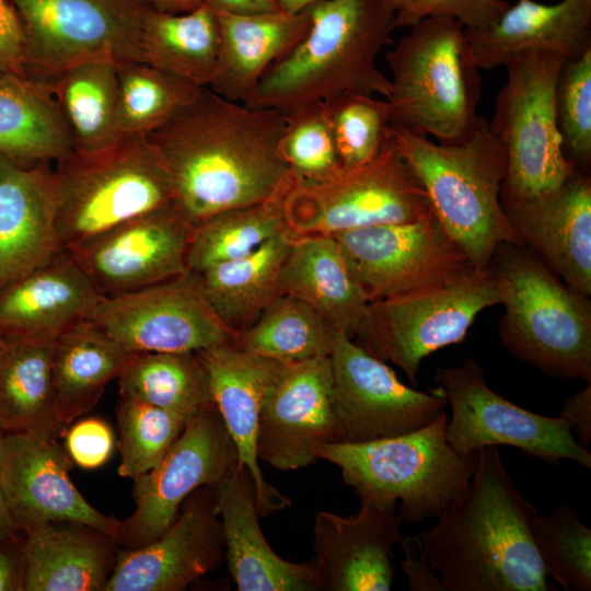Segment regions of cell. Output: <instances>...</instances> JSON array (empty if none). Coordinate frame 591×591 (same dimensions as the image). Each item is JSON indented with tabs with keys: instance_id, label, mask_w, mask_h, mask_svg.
I'll return each instance as SVG.
<instances>
[{
	"instance_id": "cell-1",
	"label": "cell",
	"mask_w": 591,
	"mask_h": 591,
	"mask_svg": "<svg viewBox=\"0 0 591 591\" xmlns=\"http://www.w3.org/2000/svg\"><path fill=\"white\" fill-rule=\"evenodd\" d=\"M286 124L282 111L251 108L205 86L144 138L175 209L196 228L229 209L286 198L294 187L280 149Z\"/></svg>"
},
{
	"instance_id": "cell-2",
	"label": "cell",
	"mask_w": 591,
	"mask_h": 591,
	"mask_svg": "<svg viewBox=\"0 0 591 591\" xmlns=\"http://www.w3.org/2000/svg\"><path fill=\"white\" fill-rule=\"evenodd\" d=\"M464 493L417 537L447 591H547L532 532L535 508L514 486L498 447L476 451Z\"/></svg>"
},
{
	"instance_id": "cell-3",
	"label": "cell",
	"mask_w": 591,
	"mask_h": 591,
	"mask_svg": "<svg viewBox=\"0 0 591 591\" xmlns=\"http://www.w3.org/2000/svg\"><path fill=\"white\" fill-rule=\"evenodd\" d=\"M309 12L305 35L268 69L243 104L288 113L346 93L386 100L391 80L376 59L393 44L394 13L381 0H322Z\"/></svg>"
},
{
	"instance_id": "cell-4",
	"label": "cell",
	"mask_w": 591,
	"mask_h": 591,
	"mask_svg": "<svg viewBox=\"0 0 591 591\" xmlns=\"http://www.w3.org/2000/svg\"><path fill=\"white\" fill-rule=\"evenodd\" d=\"M391 134L421 182L432 213L475 269H487L502 243L524 245L501 205L507 155L487 119L482 117L457 144L434 143L392 127Z\"/></svg>"
},
{
	"instance_id": "cell-5",
	"label": "cell",
	"mask_w": 591,
	"mask_h": 591,
	"mask_svg": "<svg viewBox=\"0 0 591 591\" xmlns=\"http://www.w3.org/2000/svg\"><path fill=\"white\" fill-rule=\"evenodd\" d=\"M505 308L499 337L552 378L591 381V302L525 245L500 244L489 264Z\"/></svg>"
},
{
	"instance_id": "cell-6",
	"label": "cell",
	"mask_w": 591,
	"mask_h": 591,
	"mask_svg": "<svg viewBox=\"0 0 591 591\" xmlns=\"http://www.w3.org/2000/svg\"><path fill=\"white\" fill-rule=\"evenodd\" d=\"M385 54L392 78L390 126L450 146L465 141L480 116L482 78L464 26L444 16L413 24Z\"/></svg>"
},
{
	"instance_id": "cell-7",
	"label": "cell",
	"mask_w": 591,
	"mask_h": 591,
	"mask_svg": "<svg viewBox=\"0 0 591 591\" xmlns=\"http://www.w3.org/2000/svg\"><path fill=\"white\" fill-rule=\"evenodd\" d=\"M448 415L401 436L320 445L317 459L336 465L361 501L396 508L403 522L440 514L466 489L477 454L463 456L447 441Z\"/></svg>"
},
{
	"instance_id": "cell-8",
	"label": "cell",
	"mask_w": 591,
	"mask_h": 591,
	"mask_svg": "<svg viewBox=\"0 0 591 591\" xmlns=\"http://www.w3.org/2000/svg\"><path fill=\"white\" fill-rule=\"evenodd\" d=\"M57 230L65 251L141 215L174 206L169 177L144 137L121 135L96 153L57 162Z\"/></svg>"
},
{
	"instance_id": "cell-9",
	"label": "cell",
	"mask_w": 591,
	"mask_h": 591,
	"mask_svg": "<svg viewBox=\"0 0 591 591\" xmlns=\"http://www.w3.org/2000/svg\"><path fill=\"white\" fill-rule=\"evenodd\" d=\"M565 60L552 51L524 50L503 63L506 82L488 121L507 155L501 202L552 192L578 169L563 152L557 124L556 85Z\"/></svg>"
},
{
	"instance_id": "cell-10",
	"label": "cell",
	"mask_w": 591,
	"mask_h": 591,
	"mask_svg": "<svg viewBox=\"0 0 591 591\" xmlns=\"http://www.w3.org/2000/svg\"><path fill=\"white\" fill-rule=\"evenodd\" d=\"M292 239L409 222L432 213L428 195L390 132L370 161L317 185L296 186L283 200Z\"/></svg>"
},
{
	"instance_id": "cell-11",
	"label": "cell",
	"mask_w": 591,
	"mask_h": 591,
	"mask_svg": "<svg viewBox=\"0 0 591 591\" xmlns=\"http://www.w3.org/2000/svg\"><path fill=\"white\" fill-rule=\"evenodd\" d=\"M499 303L491 269H474L443 286L370 302L351 339L416 384L426 357L462 343L476 316Z\"/></svg>"
},
{
	"instance_id": "cell-12",
	"label": "cell",
	"mask_w": 591,
	"mask_h": 591,
	"mask_svg": "<svg viewBox=\"0 0 591 591\" xmlns=\"http://www.w3.org/2000/svg\"><path fill=\"white\" fill-rule=\"evenodd\" d=\"M25 32V73L51 82L88 60L144 61L149 0H9Z\"/></svg>"
},
{
	"instance_id": "cell-13",
	"label": "cell",
	"mask_w": 591,
	"mask_h": 591,
	"mask_svg": "<svg viewBox=\"0 0 591 591\" xmlns=\"http://www.w3.org/2000/svg\"><path fill=\"white\" fill-rule=\"evenodd\" d=\"M436 379L451 407L447 441L460 455L507 445L549 465L570 460L591 467V453L578 443L560 416H543L506 399L488 386L475 360L444 368Z\"/></svg>"
},
{
	"instance_id": "cell-14",
	"label": "cell",
	"mask_w": 591,
	"mask_h": 591,
	"mask_svg": "<svg viewBox=\"0 0 591 591\" xmlns=\"http://www.w3.org/2000/svg\"><path fill=\"white\" fill-rule=\"evenodd\" d=\"M331 236L369 303L443 286L475 269L433 213Z\"/></svg>"
},
{
	"instance_id": "cell-15",
	"label": "cell",
	"mask_w": 591,
	"mask_h": 591,
	"mask_svg": "<svg viewBox=\"0 0 591 591\" xmlns=\"http://www.w3.org/2000/svg\"><path fill=\"white\" fill-rule=\"evenodd\" d=\"M237 464L235 443L211 402L187 421L163 459L134 479L135 509L120 520L119 547L135 549L154 541L173 523L188 496L200 487H215Z\"/></svg>"
},
{
	"instance_id": "cell-16",
	"label": "cell",
	"mask_w": 591,
	"mask_h": 591,
	"mask_svg": "<svg viewBox=\"0 0 591 591\" xmlns=\"http://www.w3.org/2000/svg\"><path fill=\"white\" fill-rule=\"evenodd\" d=\"M333 405L344 441L366 442L415 431L445 412L438 386L417 391L402 383L386 362L336 333L329 355Z\"/></svg>"
},
{
	"instance_id": "cell-17",
	"label": "cell",
	"mask_w": 591,
	"mask_h": 591,
	"mask_svg": "<svg viewBox=\"0 0 591 591\" xmlns=\"http://www.w3.org/2000/svg\"><path fill=\"white\" fill-rule=\"evenodd\" d=\"M86 320L131 354L198 352L233 338L189 274L103 297Z\"/></svg>"
},
{
	"instance_id": "cell-18",
	"label": "cell",
	"mask_w": 591,
	"mask_h": 591,
	"mask_svg": "<svg viewBox=\"0 0 591 591\" xmlns=\"http://www.w3.org/2000/svg\"><path fill=\"white\" fill-rule=\"evenodd\" d=\"M193 229L171 206L126 221L67 252L103 297H114L188 274Z\"/></svg>"
},
{
	"instance_id": "cell-19",
	"label": "cell",
	"mask_w": 591,
	"mask_h": 591,
	"mask_svg": "<svg viewBox=\"0 0 591 591\" xmlns=\"http://www.w3.org/2000/svg\"><path fill=\"white\" fill-rule=\"evenodd\" d=\"M343 441L329 357L286 364L260 410L258 460L280 471L300 470L318 460L320 445Z\"/></svg>"
},
{
	"instance_id": "cell-20",
	"label": "cell",
	"mask_w": 591,
	"mask_h": 591,
	"mask_svg": "<svg viewBox=\"0 0 591 591\" xmlns=\"http://www.w3.org/2000/svg\"><path fill=\"white\" fill-rule=\"evenodd\" d=\"M224 560V538L212 486L196 489L154 541L119 548L104 591H183Z\"/></svg>"
},
{
	"instance_id": "cell-21",
	"label": "cell",
	"mask_w": 591,
	"mask_h": 591,
	"mask_svg": "<svg viewBox=\"0 0 591 591\" xmlns=\"http://www.w3.org/2000/svg\"><path fill=\"white\" fill-rule=\"evenodd\" d=\"M74 464L57 440L26 432L4 433L0 488L20 531L49 522H78L116 542L120 520L106 515L80 494L69 472Z\"/></svg>"
},
{
	"instance_id": "cell-22",
	"label": "cell",
	"mask_w": 591,
	"mask_h": 591,
	"mask_svg": "<svg viewBox=\"0 0 591 591\" xmlns=\"http://www.w3.org/2000/svg\"><path fill=\"white\" fill-rule=\"evenodd\" d=\"M206 369L212 399L235 443L239 464L252 477L259 517L291 506V500L264 477L257 456V432L264 401L285 363L224 343L198 351Z\"/></svg>"
},
{
	"instance_id": "cell-23",
	"label": "cell",
	"mask_w": 591,
	"mask_h": 591,
	"mask_svg": "<svg viewBox=\"0 0 591 591\" xmlns=\"http://www.w3.org/2000/svg\"><path fill=\"white\" fill-rule=\"evenodd\" d=\"M396 508L361 501L356 514L316 513L313 523L314 564L325 590L389 591L394 546L401 542Z\"/></svg>"
},
{
	"instance_id": "cell-24",
	"label": "cell",
	"mask_w": 591,
	"mask_h": 591,
	"mask_svg": "<svg viewBox=\"0 0 591 591\" xmlns=\"http://www.w3.org/2000/svg\"><path fill=\"white\" fill-rule=\"evenodd\" d=\"M523 244L569 287L591 296V178L580 170L558 188L501 202Z\"/></svg>"
},
{
	"instance_id": "cell-25",
	"label": "cell",
	"mask_w": 591,
	"mask_h": 591,
	"mask_svg": "<svg viewBox=\"0 0 591 591\" xmlns=\"http://www.w3.org/2000/svg\"><path fill=\"white\" fill-rule=\"evenodd\" d=\"M213 488L223 531L224 560L236 590H325L314 561L283 559L267 542L258 521L254 484L245 466L237 464Z\"/></svg>"
},
{
	"instance_id": "cell-26",
	"label": "cell",
	"mask_w": 591,
	"mask_h": 591,
	"mask_svg": "<svg viewBox=\"0 0 591 591\" xmlns=\"http://www.w3.org/2000/svg\"><path fill=\"white\" fill-rule=\"evenodd\" d=\"M57 209L56 171L22 166L0 153V289L65 251Z\"/></svg>"
},
{
	"instance_id": "cell-27",
	"label": "cell",
	"mask_w": 591,
	"mask_h": 591,
	"mask_svg": "<svg viewBox=\"0 0 591 591\" xmlns=\"http://www.w3.org/2000/svg\"><path fill=\"white\" fill-rule=\"evenodd\" d=\"M464 31L471 59L478 69L503 66L524 50L578 59L591 50V0H518L491 26Z\"/></svg>"
},
{
	"instance_id": "cell-28",
	"label": "cell",
	"mask_w": 591,
	"mask_h": 591,
	"mask_svg": "<svg viewBox=\"0 0 591 591\" xmlns=\"http://www.w3.org/2000/svg\"><path fill=\"white\" fill-rule=\"evenodd\" d=\"M102 298L73 257L62 251L0 289V333L56 340L86 320Z\"/></svg>"
},
{
	"instance_id": "cell-29",
	"label": "cell",
	"mask_w": 591,
	"mask_h": 591,
	"mask_svg": "<svg viewBox=\"0 0 591 591\" xmlns=\"http://www.w3.org/2000/svg\"><path fill=\"white\" fill-rule=\"evenodd\" d=\"M24 533V591H104L120 548L113 536L78 522Z\"/></svg>"
},
{
	"instance_id": "cell-30",
	"label": "cell",
	"mask_w": 591,
	"mask_h": 591,
	"mask_svg": "<svg viewBox=\"0 0 591 591\" xmlns=\"http://www.w3.org/2000/svg\"><path fill=\"white\" fill-rule=\"evenodd\" d=\"M220 54L216 76L208 88L243 103L268 69L305 35L309 8L299 13L281 10L255 14H217Z\"/></svg>"
},
{
	"instance_id": "cell-31",
	"label": "cell",
	"mask_w": 591,
	"mask_h": 591,
	"mask_svg": "<svg viewBox=\"0 0 591 591\" xmlns=\"http://www.w3.org/2000/svg\"><path fill=\"white\" fill-rule=\"evenodd\" d=\"M279 294L301 300L349 338L369 304L331 235L292 239L280 271Z\"/></svg>"
},
{
	"instance_id": "cell-32",
	"label": "cell",
	"mask_w": 591,
	"mask_h": 591,
	"mask_svg": "<svg viewBox=\"0 0 591 591\" xmlns=\"http://www.w3.org/2000/svg\"><path fill=\"white\" fill-rule=\"evenodd\" d=\"M73 150L51 82L0 74V153L26 167L59 162Z\"/></svg>"
},
{
	"instance_id": "cell-33",
	"label": "cell",
	"mask_w": 591,
	"mask_h": 591,
	"mask_svg": "<svg viewBox=\"0 0 591 591\" xmlns=\"http://www.w3.org/2000/svg\"><path fill=\"white\" fill-rule=\"evenodd\" d=\"M55 340L3 336L0 348V426L4 433L49 439L66 434L56 414L53 373Z\"/></svg>"
},
{
	"instance_id": "cell-34",
	"label": "cell",
	"mask_w": 591,
	"mask_h": 591,
	"mask_svg": "<svg viewBox=\"0 0 591 591\" xmlns=\"http://www.w3.org/2000/svg\"><path fill=\"white\" fill-rule=\"evenodd\" d=\"M291 243L285 231L245 257L188 273L233 336L251 326L279 296L280 271Z\"/></svg>"
},
{
	"instance_id": "cell-35",
	"label": "cell",
	"mask_w": 591,
	"mask_h": 591,
	"mask_svg": "<svg viewBox=\"0 0 591 591\" xmlns=\"http://www.w3.org/2000/svg\"><path fill=\"white\" fill-rule=\"evenodd\" d=\"M131 355L88 320L58 336L53 373L59 421L68 427L94 408L106 385L120 375Z\"/></svg>"
},
{
	"instance_id": "cell-36",
	"label": "cell",
	"mask_w": 591,
	"mask_h": 591,
	"mask_svg": "<svg viewBox=\"0 0 591 591\" xmlns=\"http://www.w3.org/2000/svg\"><path fill=\"white\" fill-rule=\"evenodd\" d=\"M220 44L217 14L205 3L184 13L152 9L144 22V62L199 88L209 86L216 76Z\"/></svg>"
},
{
	"instance_id": "cell-37",
	"label": "cell",
	"mask_w": 591,
	"mask_h": 591,
	"mask_svg": "<svg viewBox=\"0 0 591 591\" xmlns=\"http://www.w3.org/2000/svg\"><path fill=\"white\" fill-rule=\"evenodd\" d=\"M51 84L71 131L73 151L96 153L120 138L115 61L94 59L76 63Z\"/></svg>"
},
{
	"instance_id": "cell-38",
	"label": "cell",
	"mask_w": 591,
	"mask_h": 591,
	"mask_svg": "<svg viewBox=\"0 0 591 591\" xmlns=\"http://www.w3.org/2000/svg\"><path fill=\"white\" fill-rule=\"evenodd\" d=\"M117 380L120 397L147 403L186 420L213 402L198 352L132 354Z\"/></svg>"
},
{
	"instance_id": "cell-39",
	"label": "cell",
	"mask_w": 591,
	"mask_h": 591,
	"mask_svg": "<svg viewBox=\"0 0 591 591\" xmlns=\"http://www.w3.org/2000/svg\"><path fill=\"white\" fill-rule=\"evenodd\" d=\"M336 331L301 300L279 294L247 328L235 347L285 364L329 357Z\"/></svg>"
},
{
	"instance_id": "cell-40",
	"label": "cell",
	"mask_w": 591,
	"mask_h": 591,
	"mask_svg": "<svg viewBox=\"0 0 591 591\" xmlns=\"http://www.w3.org/2000/svg\"><path fill=\"white\" fill-rule=\"evenodd\" d=\"M288 231L283 200H271L219 212L193 229L187 266L197 273L245 257Z\"/></svg>"
},
{
	"instance_id": "cell-41",
	"label": "cell",
	"mask_w": 591,
	"mask_h": 591,
	"mask_svg": "<svg viewBox=\"0 0 591 591\" xmlns=\"http://www.w3.org/2000/svg\"><path fill=\"white\" fill-rule=\"evenodd\" d=\"M120 135L146 137L199 91L194 83L144 61L116 63Z\"/></svg>"
},
{
	"instance_id": "cell-42",
	"label": "cell",
	"mask_w": 591,
	"mask_h": 591,
	"mask_svg": "<svg viewBox=\"0 0 591 591\" xmlns=\"http://www.w3.org/2000/svg\"><path fill=\"white\" fill-rule=\"evenodd\" d=\"M121 477L136 479L153 468L167 453L188 420L130 398H123L116 410Z\"/></svg>"
},
{
	"instance_id": "cell-43",
	"label": "cell",
	"mask_w": 591,
	"mask_h": 591,
	"mask_svg": "<svg viewBox=\"0 0 591 591\" xmlns=\"http://www.w3.org/2000/svg\"><path fill=\"white\" fill-rule=\"evenodd\" d=\"M532 532L551 575L565 590H591V530L570 505L548 515L536 513Z\"/></svg>"
},
{
	"instance_id": "cell-44",
	"label": "cell",
	"mask_w": 591,
	"mask_h": 591,
	"mask_svg": "<svg viewBox=\"0 0 591 591\" xmlns=\"http://www.w3.org/2000/svg\"><path fill=\"white\" fill-rule=\"evenodd\" d=\"M280 149L296 186L327 182L343 172L323 103L286 113Z\"/></svg>"
},
{
	"instance_id": "cell-45",
	"label": "cell",
	"mask_w": 591,
	"mask_h": 591,
	"mask_svg": "<svg viewBox=\"0 0 591 591\" xmlns=\"http://www.w3.org/2000/svg\"><path fill=\"white\" fill-rule=\"evenodd\" d=\"M343 171L373 159L390 132L386 100L346 93L323 102Z\"/></svg>"
},
{
	"instance_id": "cell-46",
	"label": "cell",
	"mask_w": 591,
	"mask_h": 591,
	"mask_svg": "<svg viewBox=\"0 0 591 591\" xmlns=\"http://www.w3.org/2000/svg\"><path fill=\"white\" fill-rule=\"evenodd\" d=\"M556 114L563 152L578 170L591 163V50L566 59L556 85Z\"/></svg>"
},
{
	"instance_id": "cell-47",
	"label": "cell",
	"mask_w": 591,
	"mask_h": 591,
	"mask_svg": "<svg viewBox=\"0 0 591 591\" xmlns=\"http://www.w3.org/2000/svg\"><path fill=\"white\" fill-rule=\"evenodd\" d=\"M510 3L507 0H415L394 15V26L409 27L428 16L456 20L464 28L484 30L495 24Z\"/></svg>"
},
{
	"instance_id": "cell-48",
	"label": "cell",
	"mask_w": 591,
	"mask_h": 591,
	"mask_svg": "<svg viewBox=\"0 0 591 591\" xmlns=\"http://www.w3.org/2000/svg\"><path fill=\"white\" fill-rule=\"evenodd\" d=\"M66 450L72 462L83 468H97L111 457L114 434L102 419L90 417L66 431Z\"/></svg>"
},
{
	"instance_id": "cell-49",
	"label": "cell",
	"mask_w": 591,
	"mask_h": 591,
	"mask_svg": "<svg viewBox=\"0 0 591 591\" xmlns=\"http://www.w3.org/2000/svg\"><path fill=\"white\" fill-rule=\"evenodd\" d=\"M25 32L9 0H0V74L25 73Z\"/></svg>"
},
{
	"instance_id": "cell-50",
	"label": "cell",
	"mask_w": 591,
	"mask_h": 591,
	"mask_svg": "<svg viewBox=\"0 0 591 591\" xmlns=\"http://www.w3.org/2000/svg\"><path fill=\"white\" fill-rule=\"evenodd\" d=\"M399 543L404 551L402 570L408 578L409 590L447 591L441 578L428 561L417 535L403 536Z\"/></svg>"
},
{
	"instance_id": "cell-51",
	"label": "cell",
	"mask_w": 591,
	"mask_h": 591,
	"mask_svg": "<svg viewBox=\"0 0 591 591\" xmlns=\"http://www.w3.org/2000/svg\"><path fill=\"white\" fill-rule=\"evenodd\" d=\"M559 416L568 424L578 443L588 449L591 441V381L565 402Z\"/></svg>"
},
{
	"instance_id": "cell-52",
	"label": "cell",
	"mask_w": 591,
	"mask_h": 591,
	"mask_svg": "<svg viewBox=\"0 0 591 591\" xmlns=\"http://www.w3.org/2000/svg\"><path fill=\"white\" fill-rule=\"evenodd\" d=\"M25 561L16 538L0 544V591H24Z\"/></svg>"
},
{
	"instance_id": "cell-53",
	"label": "cell",
	"mask_w": 591,
	"mask_h": 591,
	"mask_svg": "<svg viewBox=\"0 0 591 591\" xmlns=\"http://www.w3.org/2000/svg\"><path fill=\"white\" fill-rule=\"evenodd\" d=\"M216 14H255L278 11L277 0H202Z\"/></svg>"
},
{
	"instance_id": "cell-54",
	"label": "cell",
	"mask_w": 591,
	"mask_h": 591,
	"mask_svg": "<svg viewBox=\"0 0 591 591\" xmlns=\"http://www.w3.org/2000/svg\"><path fill=\"white\" fill-rule=\"evenodd\" d=\"M19 531L0 488V544L16 538Z\"/></svg>"
},
{
	"instance_id": "cell-55",
	"label": "cell",
	"mask_w": 591,
	"mask_h": 591,
	"mask_svg": "<svg viewBox=\"0 0 591 591\" xmlns=\"http://www.w3.org/2000/svg\"><path fill=\"white\" fill-rule=\"evenodd\" d=\"M152 7L166 13H184L189 12L204 2L202 0H149Z\"/></svg>"
},
{
	"instance_id": "cell-56",
	"label": "cell",
	"mask_w": 591,
	"mask_h": 591,
	"mask_svg": "<svg viewBox=\"0 0 591 591\" xmlns=\"http://www.w3.org/2000/svg\"><path fill=\"white\" fill-rule=\"evenodd\" d=\"M322 0H277L279 9L287 13H299Z\"/></svg>"
},
{
	"instance_id": "cell-57",
	"label": "cell",
	"mask_w": 591,
	"mask_h": 591,
	"mask_svg": "<svg viewBox=\"0 0 591 591\" xmlns=\"http://www.w3.org/2000/svg\"><path fill=\"white\" fill-rule=\"evenodd\" d=\"M381 1L395 15V13L402 11L403 9L408 7L410 3H413L415 0H381Z\"/></svg>"
},
{
	"instance_id": "cell-58",
	"label": "cell",
	"mask_w": 591,
	"mask_h": 591,
	"mask_svg": "<svg viewBox=\"0 0 591 591\" xmlns=\"http://www.w3.org/2000/svg\"><path fill=\"white\" fill-rule=\"evenodd\" d=\"M3 444H4V431L2 430L0 426V463H1L2 452H3Z\"/></svg>"
},
{
	"instance_id": "cell-59",
	"label": "cell",
	"mask_w": 591,
	"mask_h": 591,
	"mask_svg": "<svg viewBox=\"0 0 591 591\" xmlns=\"http://www.w3.org/2000/svg\"><path fill=\"white\" fill-rule=\"evenodd\" d=\"M2 341H3V336H2V334L0 333V348H1Z\"/></svg>"
}]
</instances>
